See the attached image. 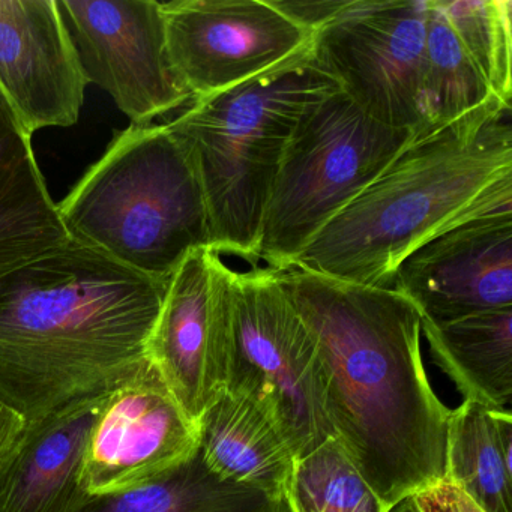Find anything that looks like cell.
Returning a JSON list of instances; mask_svg holds the SVG:
<instances>
[{"label": "cell", "instance_id": "cell-4", "mask_svg": "<svg viewBox=\"0 0 512 512\" xmlns=\"http://www.w3.org/2000/svg\"><path fill=\"white\" fill-rule=\"evenodd\" d=\"M338 91L311 52L166 124L202 185L211 248L257 263L263 217L290 136L308 107Z\"/></svg>", "mask_w": 512, "mask_h": 512}, {"label": "cell", "instance_id": "cell-14", "mask_svg": "<svg viewBox=\"0 0 512 512\" xmlns=\"http://www.w3.org/2000/svg\"><path fill=\"white\" fill-rule=\"evenodd\" d=\"M88 85L56 0H0V92L29 133L76 125Z\"/></svg>", "mask_w": 512, "mask_h": 512}, {"label": "cell", "instance_id": "cell-15", "mask_svg": "<svg viewBox=\"0 0 512 512\" xmlns=\"http://www.w3.org/2000/svg\"><path fill=\"white\" fill-rule=\"evenodd\" d=\"M109 394L73 401L25 424L0 458V512H79L83 455Z\"/></svg>", "mask_w": 512, "mask_h": 512}, {"label": "cell", "instance_id": "cell-1", "mask_svg": "<svg viewBox=\"0 0 512 512\" xmlns=\"http://www.w3.org/2000/svg\"><path fill=\"white\" fill-rule=\"evenodd\" d=\"M319 346L335 437L388 508L445 478L452 410L421 353L422 317L400 292L275 269Z\"/></svg>", "mask_w": 512, "mask_h": 512}, {"label": "cell", "instance_id": "cell-8", "mask_svg": "<svg viewBox=\"0 0 512 512\" xmlns=\"http://www.w3.org/2000/svg\"><path fill=\"white\" fill-rule=\"evenodd\" d=\"M428 0H347L314 34L311 55L338 89L374 121L430 133L427 91Z\"/></svg>", "mask_w": 512, "mask_h": 512}, {"label": "cell", "instance_id": "cell-26", "mask_svg": "<svg viewBox=\"0 0 512 512\" xmlns=\"http://www.w3.org/2000/svg\"><path fill=\"white\" fill-rule=\"evenodd\" d=\"M25 424V419L19 413L0 403V458L11 448Z\"/></svg>", "mask_w": 512, "mask_h": 512}, {"label": "cell", "instance_id": "cell-10", "mask_svg": "<svg viewBox=\"0 0 512 512\" xmlns=\"http://www.w3.org/2000/svg\"><path fill=\"white\" fill-rule=\"evenodd\" d=\"M58 4L86 80L110 94L133 125L152 124L158 116L193 103L170 59L161 2L62 0Z\"/></svg>", "mask_w": 512, "mask_h": 512}, {"label": "cell", "instance_id": "cell-2", "mask_svg": "<svg viewBox=\"0 0 512 512\" xmlns=\"http://www.w3.org/2000/svg\"><path fill=\"white\" fill-rule=\"evenodd\" d=\"M167 283L73 239L2 272L0 403L28 422L130 382Z\"/></svg>", "mask_w": 512, "mask_h": 512}, {"label": "cell", "instance_id": "cell-18", "mask_svg": "<svg viewBox=\"0 0 512 512\" xmlns=\"http://www.w3.org/2000/svg\"><path fill=\"white\" fill-rule=\"evenodd\" d=\"M422 332L464 400L511 410L512 308L470 314L451 322L422 320Z\"/></svg>", "mask_w": 512, "mask_h": 512}, {"label": "cell", "instance_id": "cell-9", "mask_svg": "<svg viewBox=\"0 0 512 512\" xmlns=\"http://www.w3.org/2000/svg\"><path fill=\"white\" fill-rule=\"evenodd\" d=\"M163 13L170 59L193 101L265 76L313 47V32L271 0H175Z\"/></svg>", "mask_w": 512, "mask_h": 512}, {"label": "cell", "instance_id": "cell-24", "mask_svg": "<svg viewBox=\"0 0 512 512\" xmlns=\"http://www.w3.org/2000/svg\"><path fill=\"white\" fill-rule=\"evenodd\" d=\"M416 512H485L448 479H440L412 496Z\"/></svg>", "mask_w": 512, "mask_h": 512}, {"label": "cell", "instance_id": "cell-20", "mask_svg": "<svg viewBox=\"0 0 512 512\" xmlns=\"http://www.w3.org/2000/svg\"><path fill=\"white\" fill-rule=\"evenodd\" d=\"M79 512H286L283 496L223 478L200 448L157 481L112 496L89 497Z\"/></svg>", "mask_w": 512, "mask_h": 512}, {"label": "cell", "instance_id": "cell-5", "mask_svg": "<svg viewBox=\"0 0 512 512\" xmlns=\"http://www.w3.org/2000/svg\"><path fill=\"white\" fill-rule=\"evenodd\" d=\"M58 208L70 239L164 283L211 247L202 185L166 124L119 131Z\"/></svg>", "mask_w": 512, "mask_h": 512}, {"label": "cell", "instance_id": "cell-23", "mask_svg": "<svg viewBox=\"0 0 512 512\" xmlns=\"http://www.w3.org/2000/svg\"><path fill=\"white\" fill-rule=\"evenodd\" d=\"M446 16L481 68L493 94L512 97V4L509 0H443Z\"/></svg>", "mask_w": 512, "mask_h": 512}, {"label": "cell", "instance_id": "cell-12", "mask_svg": "<svg viewBox=\"0 0 512 512\" xmlns=\"http://www.w3.org/2000/svg\"><path fill=\"white\" fill-rule=\"evenodd\" d=\"M199 449V425L170 394L149 362L110 392L83 455L89 497L112 496L157 481Z\"/></svg>", "mask_w": 512, "mask_h": 512}, {"label": "cell", "instance_id": "cell-13", "mask_svg": "<svg viewBox=\"0 0 512 512\" xmlns=\"http://www.w3.org/2000/svg\"><path fill=\"white\" fill-rule=\"evenodd\" d=\"M391 289L430 323L512 308V214L470 221L431 239L401 262Z\"/></svg>", "mask_w": 512, "mask_h": 512}, {"label": "cell", "instance_id": "cell-19", "mask_svg": "<svg viewBox=\"0 0 512 512\" xmlns=\"http://www.w3.org/2000/svg\"><path fill=\"white\" fill-rule=\"evenodd\" d=\"M445 479L485 512H512V413L464 400L446 434Z\"/></svg>", "mask_w": 512, "mask_h": 512}, {"label": "cell", "instance_id": "cell-17", "mask_svg": "<svg viewBox=\"0 0 512 512\" xmlns=\"http://www.w3.org/2000/svg\"><path fill=\"white\" fill-rule=\"evenodd\" d=\"M199 448L214 472L283 496L295 455L274 421L244 395L224 391L200 416Z\"/></svg>", "mask_w": 512, "mask_h": 512}, {"label": "cell", "instance_id": "cell-16", "mask_svg": "<svg viewBox=\"0 0 512 512\" xmlns=\"http://www.w3.org/2000/svg\"><path fill=\"white\" fill-rule=\"evenodd\" d=\"M70 241L32 134L0 92V274Z\"/></svg>", "mask_w": 512, "mask_h": 512}, {"label": "cell", "instance_id": "cell-3", "mask_svg": "<svg viewBox=\"0 0 512 512\" xmlns=\"http://www.w3.org/2000/svg\"><path fill=\"white\" fill-rule=\"evenodd\" d=\"M499 214H512L511 106L493 101L416 137L293 266L391 289L413 251Z\"/></svg>", "mask_w": 512, "mask_h": 512}, {"label": "cell", "instance_id": "cell-25", "mask_svg": "<svg viewBox=\"0 0 512 512\" xmlns=\"http://www.w3.org/2000/svg\"><path fill=\"white\" fill-rule=\"evenodd\" d=\"M278 11L298 23L302 28L316 34L326 23L331 22L344 7L347 0H313V2H286V0H271Z\"/></svg>", "mask_w": 512, "mask_h": 512}, {"label": "cell", "instance_id": "cell-6", "mask_svg": "<svg viewBox=\"0 0 512 512\" xmlns=\"http://www.w3.org/2000/svg\"><path fill=\"white\" fill-rule=\"evenodd\" d=\"M415 140L386 127L338 89L305 110L281 158L257 260L293 268L314 238Z\"/></svg>", "mask_w": 512, "mask_h": 512}, {"label": "cell", "instance_id": "cell-7", "mask_svg": "<svg viewBox=\"0 0 512 512\" xmlns=\"http://www.w3.org/2000/svg\"><path fill=\"white\" fill-rule=\"evenodd\" d=\"M226 391L244 395L277 424L295 458L334 437L326 376L313 332L275 269H230Z\"/></svg>", "mask_w": 512, "mask_h": 512}, {"label": "cell", "instance_id": "cell-11", "mask_svg": "<svg viewBox=\"0 0 512 512\" xmlns=\"http://www.w3.org/2000/svg\"><path fill=\"white\" fill-rule=\"evenodd\" d=\"M230 269L211 247L191 251L167 283L149 340V362L194 422L226 391Z\"/></svg>", "mask_w": 512, "mask_h": 512}, {"label": "cell", "instance_id": "cell-27", "mask_svg": "<svg viewBox=\"0 0 512 512\" xmlns=\"http://www.w3.org/2000/svg\"><path fill=\"white\" fill-rule=\"evenodd\" d=\"M388 512H416L415 503H413L412 496L404 497L400 502L395 503Z\"/></svg>", "mask_w": 512, "mask_h": 512}, {"label": "cell", "instance_id": "cell-21", "mask_svg": "<svg viewBox=\"0 0 512 512\" xmlns=\"http://www.w3.org/2000/svg\"><path fill=\"white\" fill-rule=\"evenodd\" d=\"M425 52V91L428 115L434 130L463 118L485 104L500 101L452 28L443 8V0H428Z\"/></svg>", "mask_w": 512, "mask_h": 512}, {"label": "cell", "instance_id": "cell-22", "mask_svg": "<svg viewBox=\"0 0 512 512\" xmlns=\"http://www.w3.org/2000/svg\"><path fill=\"white\" fill-rule=\"evenodd\" d=\"M286 512H388L337 437L295 458L283 490Z\"/></svg>", "mask_w": 512, "mask_h": 512}]
</instances>
